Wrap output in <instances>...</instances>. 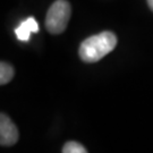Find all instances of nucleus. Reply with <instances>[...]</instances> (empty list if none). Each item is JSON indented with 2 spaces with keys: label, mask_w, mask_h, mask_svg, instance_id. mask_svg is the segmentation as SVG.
Returning <instances> with one entry per match:
<instances>
[{
  "label": "nucleus",
  "mask_w": 153,
  "mask_h": 153,
  "mask_svg": "<svg viewBox=\"0 0 153 153\" xmlns=\"http://www.w3.org/2000/svg\"><path fill=\"white\" fill-rule=\"evenodd\" d=\"M18 141L16 125L5 114L0 115V144L2 146H11Z\"/></svg>",
  "instance_id": "obj_3"
},
{
  "label": "nucleus",
  "mask_w": 153,
  "mask_h": 153,
  "mask_svg": "<svg viewBox=\"0 0 153 153\" xmlns=\"http://www.w3.org/2000/svg\"><path fill=\"white\" fill-rule=\"evenodd\" d=\"M148 5L150 7V9L153 11V0H148Z\"/></svg>",
  "instance_id": "obj_7"
},
{
  "label": "nucleus",
  "mask_w": 153,
  "mask_h": 153,
  "mask_svg": "<svg viewBox=\"0 0 153 153\" xmlns=\"http://www.w3.org/2000/svg\"><path fill=\"white\" fill-rule=\"evenodd\" d=\"M116 45H117L116 34L109 31H104L100 34L85 39L79 45L78 55L83 61L93 64L101 60L102 58H104V56L114 51Z\"/></svg>",
  "instance_id": "obj_1"
},
{
  "label": "nucleus",
  "mask_w": 153,
  "mask_h": 153,
  "mask_svg": "<svg viewBox=\"0 0 153 153\" xmlns=\"http://www.w3.org/2000/svg\"><path fill=\"white\" fill-rule=\"evenodd\" d=\"M71 7L66 0H56L50 6L45 18V27L51 34H60L66 30L71 19Z\"/></svg>",
  "instance_id": "obj_2"
},
{
  "label": "nucleus",
  "mask_w": 153,
  "mask_h": 153,
  "mask_svg": "<svg viewBox=\"0 0 153 153\" xmlns=\"http://www.w3.org/2000/svg\"><path fill=\"white\" fill-rule=\"evenodd\" d=\"M14 74H15L14 67L9 65L8 62L1 61V64H0V84L5 85L7 83H9L13 79Z\"/></svg>",
  "instance_id": "obj_5"
},
{
  "label": "nucleus",
  "mask_w": 153,
  "mask_h": 153,
  "mask_svg": "<svg viewBox=\"0 0 153 153\" xmlns=\"http://www.w3.org/2000/svg\"><path fill=\"white\" fill-rule=\"evenodd\" d=\"M39 32V25L38 22L35 21L34 17H28L25 19L22 24L16 27L15 34L19 41H28L31 33H38Z\"/></svg>",
  "instance_id": "obj_4"
},
{
  "label": "nucleus",
  "mask_w": 153,
  "mask_h": 153,
  "mask_svg": "<svg viewBox=\"0 0 153 153\" xmlns=\"http://www.w3.org/2000/svg\"><path fill=\"white\" fill-rule=\"evenodd\" d=\"M62 153H86L88 150L83 146L82 144L77 142H74V141H71V142H67L64 145L62 148Z\"/></svg>",
  "instance_id": "obj_6"
}]
</instances>
